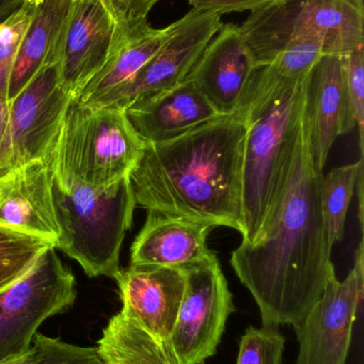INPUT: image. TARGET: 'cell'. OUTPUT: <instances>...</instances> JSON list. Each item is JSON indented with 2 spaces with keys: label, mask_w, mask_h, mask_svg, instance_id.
<instances>
[{
  "label": "cell",
  "mask_w": 364,
  "mask_h": 364,
  "mask_svg": "<svg viewBox=\"0 0 364 364\" xmlns=\"http://www.w3.org/2000/svg\"><path fill=\"white\" fill-rule=\"evenodd\" d=\"M160 0H103L115 21L147 19L152 9Z\"/></svg>",
  "instance_id": "cell-29"
},
{
  "label": "cell",
  "mask_w": 364,
  "mask_h": 364,
  "mask_svg": "<svg viewBox=\"0 0 364 364\" xmlns=\"http://www.w3.org/2000/svg\"><path fill=\"white\" fill-rule=\"evenodd\" d=\"M33 364H105L96 348H85L36 333L32 340Z\"/></svg>",
  "instance_id": "cell-27"
},
{
  "label": "cell",
  "mask_w": 364,
  "mask_h": 364,
  "mask_svg": "<svg viewBox=\"0 0 364 364\" xmlns=\"http://www.w3.org/2000/svg\"><path fill=\"white\" fill-rule=\"evenodd\" d=\"M305 1L275 0L250 12L239 28L256 68L269 65L297 41L303 40L297 36V27Z\"/></svg>",
  "instance_id": "cell-21"
},
{
  "label": "cell",
  "mask_w": 364,
  "mask_h": 364,
  "mask_svg": "<svg viewBox=\"0 0 364 364\" xmlns=\"http://www.w3.org/2000/svg\"><path fill=\"white\" fill-rule=\"evenodd\" d=\"M36 359V353L34 348H30L25 354L21 356L14 357V358L8 359V360L2 361L0 364H33Z\"/></svg>",
  "instance_id": "cell-33"
},
{
  "label": "cell",
  "mask_w": 364,
  "mask_h": 364,
  "mask_svg": "<svg viewBox=\"0 0 364 364\" xmlns=\"http://www.w3.org/2000/svg\"><path fill=\"white\" fill-rule=\"evenodd\" d=\"M0 224L44 237L56 245L60 227L46 161L34 160L13 171L0 197Z\"/></svg>",
  "instance_id": "cell-18"
},
{
  "label": "cell",
  "mask_w": 364,
  "mask_h": 364,
  "mask_svg": "<svg viewBox=\"0 0 364 364\" xmlns=\"http://www.w3.org/2000/svg\"><path fill=\"white\" fill-rule=\"evenodd\" d=\"M297 34L318 36L324 55L342 57L364 47L363 0H306Z\"/></svg>",
  "instance_id": "cell-20"
},
{
  "label": "cell",
  "mask_w": 364,
  "mask_h": 364,
  "mask_svg": "<svg viewBox=\"0 0 364 364\" xmlns=\"http://www.w3.org/2000/svg\"><path fill=\"white\" fill-rule=\"evenodd\" d=\"M179 26V19L165 28H153L147 19L115 21L108 55L77 98L93 107L105 96L130 82L160 51Z\"/></svg>",
  "instance_id": "cell-17"
},
{
  "label": "cell",
  "mask_w": 364,
  "mask_h": 364,
  "mask_svg": "<svg viewBox=\"0 0 364 364\" xmlns=\"http://www.w3.org/2000/svg\"><path fill=\"white\" fill-rule=\"evenodd\" d=\"M182 271L185 290L170 341L182 363L204 364L217 353L235 312L233 295L216 255Z\"/></svg>",
  "instance_id": "cell-8"
},
{
  "label": "cell",
  "mask_w": 364,
  "mask_h": 364,
  "mask_svg": "<svg viewBox=\"0 0 364 364\" xmlns=\"http://www.w3.org/2000/svg\"><path fill=\"white\" fill-rule=\"evenodd\" d=\"M361 173L363 158L355 164L333 168L321 178V203L327 242L331 250L336 244L343 241L346 215Z\"/></svg>",
  "instance_id": "cell-23"
},
{
  "label": "cell",
  "mask_w": 364,
  "mask_h": 364,
  "mask_svg": "<svg viewBox=\"0 0 364 364\" xmlns=\"http://www.w3.org/2000/svg\"><path fill=\"white\" fill-rule=\"evenodd\" d=\"M13 171L11 172L6 173L4 176H0V197H1L2 193H4V188L8 186V184L10 183L11 178H12Z\"/></svg>",
  "instance_id": "cell-34"
},
{
  "label": "cell",
  "mask_w": 364,
  "mask_h": 364,
  "mask_svg": "<svg viewBox=\"0 0 364 364\" xmlns=\"http://www.w3.org/2000/svg\"><path fill=\"white\" fill-rule=\"evenodd\" d=\"M306 119L312 158L316 168L323 173L338 136L357 127L350 115L340 55H323L310 72Z\"/></svg>",
  "instance_id": "cell-14"
},
{
  "label": "cell",
  "mask_w": 364,
  "mask_h": 364,
  "mask_svg": "<svg viewBox=\"0 0 364 364\" xmlns=\"http://www.w3.org/2000/svg\"><path fill=\"white\" fill-rule=\"evenodd\" d=\"M21 6L17 0H0V21L19 10Z\"/></svg>",
  "instance_id": "cell-32"
},
{
  "label": "cell",
  "mask_w": 364,
  "mask_h": 364,
  "mask_svg": "<svg viewBox=\"0 0 364 364\" xmlns=\"http://www.w3.org/2000/svg\"><path fill=\"white\" fill-rule=\"evenodd\" d=\"M55 250L41 255L23 277L0 292V363L28 352L38 327L76 299L74 275Z\"/></svg>",
  "instance_id": "cell-6"
},
{
  "label": "cell",
  "mask_w": 364,
  "mask_h": 364,
  "mask_svg": "<svg viewBox=\"0 0 364 364\" xmlns=\"http://www.w3.org/2000/svg\"><path fill=\"white\" fill-rule=\"evenodd\" d=\"M256 68L241 28L228 23L212 38L187 78L220 115H228L241 106Z\"/></svg>",
  "instance_id": "cell-12"
},
{
  "label": "cell",
  "mask_w": 364,
  "mask_h": 364,
  "mask_svg": "<svg viewBox=\"0 0 364 364\" xmlns=\"http://www.w3.org/2000/svg\"><path fill=\"white\" fill-rule=\"evenodd\" d=\"M310 74V73H309ZM309 74L299 79L256 68L241 104L249 113L241 191V242L256 239L284 197L307 98Z\"/></svg>",
  "instance_id": "cell-3"
},
{
  "label": "cell",
  "mask_w": 364,
  "mask_h": 364,
  "mask_svg": "<svg viewBox=\"0 0 364 364\" xmlns=\"http://www.w3.org/2000/svg\"><path fill=\"white\" fill-rule=\"evenodd\" d=\"M306 108L282 200L256 239L241 242L231 267L251 293L263 326L298 324L322 297L335 265L327 242L320 183Z\"/></svg>",
  "instance_id": "cell-1"
},
{
  "label": "cell",
  "mask_w": 364,
  "mask_h": 364,
  "mask_svg": "<svg viewBox=\"0 0 364 364\" xmlns=\"http://www.w3.org/2000/svg\"><path fill=\"white\" fill-rule=\"evenodd\" d=\"M249 128L245 104L177 138L145 144L130 173L137 205L167 215L243 232L244 156Z\"/></svg>",
  "instance_id": "cell-2"
},
{
  "label": "cell",
  "mask_w": 364,
  "mask_h": 364,
  "mask_svg": "<svg viewBox=\"0 0 364 364\" xmlns=\"http://www.w3.org/2000/svg\"><path fill=\"white\" fill-rule=\"evenodd\" d=\"M121 312L157 340H170L185 290L180 269L136 267L121 269L115 278Z\"/></svg>",
  "instance_id": "cell-11"
},
{
  "label": "cell",
  "mask_w": 364,
  "mask_h": 364,
  "mask_svg": "<svg viewBox=\"0 0 364 364\" xmlns=\"http://www.w3.org/2000/svg\"><path fill=\"white\" fill-rule=\"evenodd\" d=\"M284 346L279 327L250 326L239 341L236 364H282Z\"/></svg>",
  "instance_id": "cell-26"
},
{
  "label": "cell",
  "mask_w": 364,
  "mask_h": 364,
  "mask_svg": "<svg viewBox=\"0 0 364 364\" xmlns=\"http://www.w3.org/2000/svg\"><path fill=\"white\" fill-rule=\"evenodd\" d=\"M17 1L19 2V4H33V6H36V4H41V2L44 1V0H17Z\"/></svg>",
  "instance_id": "cell-35"
},
{
  "label": "cell",
  "mask_w": 364,
  "mask_h": 364,
  "mask_svg": "<svg viewBox=\"0 0 364 364\" xmlns=\"http://www.w3.org/2000/svg\"><path fill=\"white\" fill-rule=\"evenodd\" d=\"M275 0H188L194 10L207 11L216 14L256 10Z\"/></svg>",
  "instance_id": "cell-30"
},
{
  "label": "cell",
  "mask_w": 364,
  "mask_h": 364,
  "mask_svg": "<svg viewBox=\"0 0 364 364\" xmlns=\"http://www.w3.org/2000/svg\"><path fill=\"white\" fill-rule=\"evenodd\" d=\"M34 9L33 4H23L19 10L0 21V98L2 100H8L11 73Z\"/></svg>",
  "instance_id": "cell-25"
},
{
  "label": "cell",
  "mask_w": 364,
  "mask_h": 364,
  "mask_svg": "<svg viewBox=\"0 0 364 364\" xmlns=\"http://www.w3.org/2000/svg\"><path fill=\"white\" fill-rule=\"evenodd\" d=\"M105 364H183L170 340H157L121 311L109 318L98 341Z\"/></svg>",
  "instance_id": "cell-22"
},
{
  "label": "cell",
  "mask_w": 364,
  "mask_h": 364,
  "mask_svg": "<svg viewBox=\"0 0 364 364\" xmlns=\"http://www.w3.org/2000/svg\"><path fill=\"white\" fill-rule=\"evenodd\" d=\"M53 243L44 237L0 224V292L23 277Z\"/></svg>",
  "instance_id": "cell-24"
},
{
  "label": "cell",
  "mask_w": 364,
  "mask_h": 364,
  "mask_svg": "<svg viewBox=\"0 0 364 364\" xmlns=\"http://www.w3.org/2000/svg\"><path fill=\"white\" fill-rule=\"evenodd\" d=\"M73 97L62 85L59 60L40 68L9 102V121L0 146V176L51 153Z\"/></svg>",
  "instance_id": "cell-7"
},
{
  "label": "cell",
  "mask_w": 364,
  "mask_h": 364,
  "mask_svg": "<svg viewBox=\"0 0 364 364\" xmlns=\"http://www.w3.org/2000/svg\"><path fill=\"white\" fill-rule=\"evenodd\" d=\"M73 0H44L36 4L9 81L8 102L12 100L43 65L60 59Z\"/></svg>",
  "instance_id": "cell-19"
},
{
  "label": "cell",
  "mask_w": 364,
  "mask_h": 364,
  "mask_svg": "<svg viewBox=\"0 0 364 364\" xmlns=\"http://www.w3.org/2000/svg\"><path fill=\"white\" fill-rule=\"evenodd\" d=\"M125 111L145 144L171 140L222 117L187 77L166 91L136 100Z\"/></svg>",
  "instance_id": "cell-16"
},
{
  "label": "cell",
  "mask_w": 364,
  "mask_h": 364,
  "mask_svg": "<svg viewBox=\"0 0 364 364\" xmlns=\"http://www.w3.org/2000/svg\"><path fill=\"white\" fill-rule=\"evenodd\" d=\"M145 143L119 107H93L72 100L55 144L44 161L94 188L130 176Z\"/></svg>",
  "instance_id": "cell-5"
},
{
  "label": "cell",
  "mask_w": 364,
  "mask_h": 364,
  "mask_svg": "<svg viewBox=\"0 0 364 364\" xmlns=\"http://www.w3.org/2000/svg\"><path fill=\"white\" fill-rule=\"evenodd\" d=\"M222 27V15L192 9L179 19L172 36L142 70L130 82L102 98L93 108L111 106L125 109L140 98L179 85L185 80Z\"/></svg>",
  "instance_id": "cell-10"
},
{
  "label": "cell",
  "mask_w": 364,
  "mask_h": 364,
  "mask_svg": "<svg viewBox=\"0 0 364 364\" xmlns=\"http://www.w3.org/2000/svg\"><path fill=\"white\" fill-rule=\"evenodd\" d=\"M9 121V102L0 98V146L6 134Z\"/></svg>",
  "instance_id": "cell-31"
},
{
  "label": "cell",
  "mask_w": 364,
  "mask_h": 364,
  "mask_svg": "<svg viewBox=\"0 0 364 364\" xmlns=\"http://www.w3.org/2000/svg\"><path fill=\"white\" fill-rule=\"evenodd\" d=\"M363 241L357 250L354 267L340 282L333 275L322 297L295 325L299 344L296 364H345L353 328L363 299Z\"/></svg>",
  "instance_id": "cell-9"
},
{
  "label": "cell",
  "mask_w": 364,
  "mask_h": 364,
  "mask_svg": "<svg viewBox=\"0 0 364 364\" xmlns=\"http://www.w3.org/2000/svg\"><path fill=\"white\" fill-rule=\"evenodd\" d=\"M346 93L353 121L359 129V144L363 155L364 127V47L342 55Z\"/></svg>",
  "instance_id": "cell-28"
},
{
  "label": "cell",
  "mask_w": 364,
  "mask_h": 364,
  "mask_svg": "<svg viewBox=\"0 0 364 364\" xmlns=\"http://www.w3.org/2000/svg\"><path fill=\"white\" fill-rule=\"evenodd\" d=\"M115 28L102 0H73L59 59L62 85L73 100L104 64Z\"/></svg>",
  "instance_id": "cell-13"
},
{
  "label": "cell",
  "mask_w": 364,
  "mask_h": 364,
  "mask_svg": "<svg viewBox=\"0 0 364 364\" xmlns=\"http://www.w3.org/2000/svg\"><path fill=\"white\" fill-rule=\"evenodd\" d=\"M209 223L147 212V220L130 248V265L184 269L215 256L207 237Z\"/></svg>",
  "instance_id": "cell-15"
},
{
  "label": "cell",
  "mask_w": 364,
  "mask_h": 364,
  "mask_svg": "<svg viewBox=\"0 0 364 364\" xmlns=\"http://www.w3.org/2000/svg\"><path fill=\"white\" fill-rule=\"evenodd\" d=\"M60 235L55 248L74 259L89 277H117L120 252L132 224L136 199L130 176L94 188L51 170Z\"/></svg>",
  "instance_id": "cell-4"
}]
</instances>
